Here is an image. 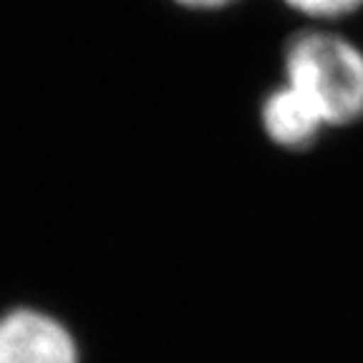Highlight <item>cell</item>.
Masks as SVG:
<instances>
[{
  "instance_id": "1",
  "label": "cell",
  "mask_w": 363,
  "mask_h": 363,
  "mask_svg": "<svg viewBox=\"0 0 363 363\" xmlns=\"http://www.w3.org/2000/svg\"><path fill=\"white\" fill-rule=\"evenodd\" d=\"M283 81L320 111L328 129L363 119V48L338 30L313 26L290 35Z\"/></svg>"
},
{
  "instance_id": "2",
  "label": "cell",
  "mask_w": 363,
  "mask_h": 363,
  "mask_svg": "<svg viewBox=\"0 0 363 363\" xmlns=\"http://www.w3.org/2000/svg\"><path fill=\"white\" fill-rule=\"evenodd\" d=\"M0 363H84V351L61 315L13 306L0 311Z\"/></svg>"
},
{
  "instance_id": "3",
  "label": "cell",
  "mask_w": 363,
  "mask_h": 363,
  "mask_svg": "<svg viewBox=\"0 0 363 363\" xmlns=\"http://www.w3.org/2000/svg\"><path fill=\"white\" fill-rule=\"evenodd\" d=\"M260 126L275 147L288 152H306L328 129L320 111L285 81L262 99Z\"/></svg>"
},
{
  "instance_id": "4",
  "label": "cell",
  "mask_w": 363,
  "mask_h": 363,
  "mask_svg": "<svg viewBox=\"0 0 363 363\" xmlns=\"http://www.w3.org/2000/svg\"><path fill=\"white\" fill-rule=\"evenodd\" d=\"M283 3L298 16L320 23V26L338 23L363 11V0H283Z\"/></svg>"
},
{
  "instance_id": "5",
  "label": "cell",
  "mask_w": 363,
  "mask_h": 363,
  "mask_svg": "<svg viewBox=\"0 0 363 363\" xmlns=\"http://www.w3.org/2000/svg\"><path fill=\"white\" fill-rule=\"evenodd\" d=\"M184 8H194V11H217V8H225L235 0H174Z\"/></svg>"
}]
</instances>
